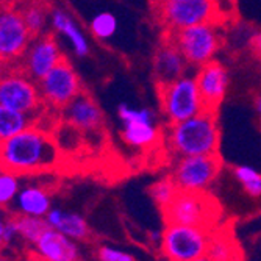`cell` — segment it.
Here are the masks:
<instances>
[{
  "label": "cell",
  "mask_w": 261,
  "mask_h": 261,
  "mask_svg": "<svg viewBox=\"0 0 261 261\" xmlns=\"http://www.w3.org/2000/svg\"><path fill=\"white\" fill-rule=\"evenodd\" d=\"M63 163V150L50 130L30 127L0 141V169L14 175L50 172Z\"/></svg>",
  "instance_id": "cell-1"
},
{
  "label": "cell",
  "mask_w": 261,
  "mask_h": 261,
  "mask_svg": "<svg viewBox=\"0 0 261 261\" xmlns=\"http://www.w3.org/2000/svg\"><path fill=\"white\" fill-rule=\"evenodd\" d=\"M166 141L172 153L180 156L218 155L221 130L216 111L203 110L189 119L172 124L168 128Z\"/></svg>",
  "instance_id": "cell-2"
},
{
  "label": "cell",
  "mask_w": 261,
  "mask_h": 261,
  "mask_svg": "<svg viewBox=\"0 0 261 261\" xmlns=\"http://www.w3.org/2000/svg\"><path fill=\"white\" fill-rule=\"evenodd\" d=\"M160 110L169 125L183 122L205 110L194 75L185 74L177 80L156 85Z\"/></svg>",
  "instance_id": "cell-3"
},
{
  "label": "cell",
  "mask_w": 261,
  "mask_h": 261,
  "mask_svg": "<svg viewBox=\"0 0 261 261\" xmlns=\"http://www.w3.org/2000/svg\"><path fill=\"white\" fill-rule=\"evenodd\" d=\"M221 216V206L208 193L178 191L172 202L163 208L166 224L194 225L211 230Z\"/></svg>",
  "instance_id": "cell-4"
},
{
  "label": "cell",
  "mask_w": 261,
  "mask_h": 261,
  "mask_svg": "<svg viewBox=\"0 0 261 261\" xmlns=\"http://www.w3.org/2000/svg\"><path fill=\"white\" fill-rule=\"evenodd\" d=\"M188 66L200 67L216 60L222 45V35L215 22H203L177 32H168Z\"/></svg>",
  "instance_id": "cell-5"
},
{
  "label": "cell",
  "mask_w": 261,
  "mask_h": 261,
  "mask_svg": "<svg viewBox=\"0 0 261 261\" xmlns=\"http://www.w3.org/2000/svg\"><path fill=\"white\" fill-rule=\"evenodd\" d=\"M0 107L20 113H39L47 107L38 85L16 66H0Z\"/></svg>",
  "instance_id": "cell-6"
},
{
  "label": "cell",
  "mask_w": 261,
  "mask_h": 261,
  "mask_svg": "<svg viewBox=\"0 0 261 261\" xmlns=\"http://www.w3.org/2000/svg\"><path fill=\"white\" fill-rule=\"evenodd\" d=\"M211 230L194 225L166 224L161 253L168 261H191L206 255Z\"/></svg>",
  "instance_id": "cell-7"
},
{
  "label": "cell",
  "mask_w": 261,
  "mask_h": 261,
  "mask_svg": "<svg viewBox=\"0 0 261 261\" xmlns=\"http://www.w3.org/2000/svg\"><path fill=\"white\" fill-rule=\"evenodd\" d=\"M36 85L45 107L57 113H60L70 100H74L85 88L66 55H63Z\"/></svg>",
  "instance_id": "cell-8"
},
{
  "label": "cell",
  "mask_w": 261,
  "mask_h": 261,
  "mask_svg": "<svg viewBox=\"0 0 261 261\" xmlns=\"http://www.w3.org/2000/svg\"><path fill=\"white\" fill-rule=\"evenodd\" d=\"M222 169L219 155H196L180 156L174 166L171 178L178 191L206 193L208 188L216 181Z\"/></svg>",
  "instance_id": "cell-9"
},
{
  "label": "cell",
  "mask_w": 261,
  "mask_h": 261,
  "mask_svg": "<svg viewBox=\"0 0 261 261\" xmlns=\"http://www.w3.org/2000/svg\"><path fill=\"white\" fill-rule=\"evenodd\" d=\"M32 42L17 7L0 2V66L16 64Z\"/></svg>",
  "instance_id": "cell-10"
},
{
  "label": "cell",
  "mask_w": 261,
  "mask_h": 261,
  "mask_svg": "<svg viewBox=\"0 0 261 261\" xmlns=\"http://www.w3.org/2000/svg\"><path fill=\"white\" fill-rule=\"evenodd\" d=\"M160 19L166 32H177L216 17L215 0H160Z\"/></svg>",
  "instance_id": "cell-11"
},
{
  "label": "cell",
  "mask_w": 261,
  "mask_h": 261,
  "mask_svg": "<svg viewBox=\"0 0 261 261\" xmlns=\"http://www.w3.org/2000/svg\"><path fill=\"white\" fill-rule=\"evenodd\" d=\"M122 122V139L136 149H147L158 141L160 130L155 124V113L150 108H132L127 103L117 107Z\"/></svg>",
  "instance_id": "cell-12"
},
{
  "label": "cell",
  "mask_w": 261,
  "mask_h": 261,
  "mask_svg": "<svg viewBox=\"0 0 261 261\" xmlns=\"http://www.w3.org/2000/svg\"><path fill=\"white\" fill-rule=\"evenodd\" d=\"M63 55L64 54L60 50L57 35L54 32H45L30 42L27 52L16 63V66L29 79L38 83L61 60Z\"/></svg>",
  "instance_id": "cell-13"
},
{
  "label": "cell",
  "mask_w": 261,
  "mask_h": 261,
  "mask_svg": "<svg viewBox=\"0 0 261 261\" xmlns=\"http://www.w3.org/2000/svg\"><path fill=\"white\" fill-rule=\"evenodd\" d=\"M60 114L64 124L74 127L80 133H96L103 128V113L86 88H83L79 96L60 111Z\"/></svg>",
  "instance_id": "cell-14"
},
{
  "label": "cell",
  "mask_w": 261,
  "mask_h": 261,
  "mask_svg": "<svg viewBox=\"0 0 261 261\" xmlns=\"http://www.w3.org/2000/svg\"><path fill=\"white\" fill-rule=\"evenodd\" d=\"M194 79L205 110L218 111V107L222 103L230 88V72L227 66L219 60H213L197 67Z\"/></svg>",
  "instance_id": "cell-15"
},
{
  "label": "cell",
  "mask_w": 261,
  "mask_h": 261,
  "mask_svg": "<svg viewBox=\"0 0 261 261\" xmlns=\"http://www.w3.org/2000/svg\"><path fill=\"white\" fill-rule=\"evenodd\" d=\"M152 72L156 85H166L188 74V63L169 35H166L155 49Z\"/></svg>",
  "instance_id": "cell-16"
},
{
  "label": "cell",
  "mask_w": 261,
  "mask_h": 261,
  "mask_svg": "<svg viewBox=\"0 0 261 261\" xmlns=\"http://www.w3.org/2000/svg\"><path fill=\"white\" fill-rule=\"evenodd\" d=\"M42 261H80V246L55 228H47L33 246Z\"/></svg>",
  "instance_id": "cell-17"
},
{
  "label": "cell",
  "mask_w": 261,
  "mask_h": 261,
  "mask_svg": "<svg viewBox=\"0 0 261 261\" xmlns=\"http://www.w3.org/2000/svg\"><path fill=\"white\" fill-rule=\"evenodd\" d=\"M44 219L50 228L61 231L67 238L74 240L77 243L86 241L91 234L86 219L75 211H64L61 208L52 206L49 213L44 216Z\"/></svg>",
  "instance_id": "cell-18"
},
{
  "label": "cell",
  "mask_w": 261,
  "mask_h": 261,
  "mask_svg": "<svg viewBox=\"0 0 261 261\" xmlns=\"http://www.w3.org/2000/svg\"><path fill=\"white\" fill-rule=\"evenodd\" d=\"M13 205L16 215L44 218L52 208V197L45 188L38 185H29L19 189Z\"/></svg>",
  "instance_id": "cell-19"
},
{
  "label": "cell",
  "mask_w": 261,
  "mask_h": 261,
  "mask_svg": "<svg viewBox=\"0 0 261 261\" xmlns=\"http://www.w3.org/2000/svg\"><path fill=\"white\" fill-rule=\"evenodd\" d=\"M45 108L39 113H20L5 107H0V141L8 139L30 127H38L42 117L49 113Z\"/></svg>",
  "instance_id": "cell-20"
},
{
  "label": "cell",
  "mask_w": 261,
  "mask_h": 261,
  "mask_svg": "<svg viewBox=\"0 0 261 261\" xmlns=\"http://www.w3.org/2000/svg\"><path fill=\"white\" fill-rule=\"evenodd\" d=\"M50 10V4L47 0H25L22 7H19V11L23 17V22H25L32 41L42 35Z\"/></svg>",
  "instance_id": "cell-21"
},
{
  "label": "cell",
  "mask_w": 261,
  "mask_h": 261,
  "mask_svg": "<svg viewBox=\"0 0 261 261\" xmlns=\"http://www.w3.org/2000/svg\"><path fill=\"white\" fill-rule=\"evenodd\" d=\"M52 23L58 32L64 33L69 38V41L72 42L74 50L79 57L88 55L89 47H88V42H86L83 33L79 30V27L74 23V20L70 19L64 11H61L58 8H52Z\"/></svg>",
  "instance_id": "cell-22"
},
{
  "label": "cell",
  "mask_w": 261,
  "mask_h": 261,
  "mask_svg": "<svg viewBox=\"0 0 261 261\" xmlns=\"http://www.w3.org/2000/svg\"><path fill=\"white\" fill-rule=\"evenodd\" d=\"M206 256L211 261H241V252L238 244L225 233L221 234L211 233Z\"/></svg>",
  "instance_id": "cell-23"
},
{
  "label": "cell",
  "mask_w": 261,
  "mask_h": 261,
  "mask_svg": "<svg viewBox=\"0 0 261 261\" xmlns=\"http://www.w3.org/2000/svg\"><path fill=\"white\" fill-rule=\"evenodd\" d=\"M17 236L22 238L25 243L35 246L36 241L41 238V234L49 228L44 218H35V216H23V215H16L13 216Z\"/></svg>",
  "instance_id": "cell-24"
},
{
  "label": "cell",
  "mask_w": 261,
  "mask_h": 261,
  "mask_svg": "<svg viewBox=\"0 0 261 261\" xmlns=\"http://www.w3.org/2000/svg\"><path fill=\"white\" fill-rule=\"evenodd\" d=\"M231 174L234 180L243 186L247 196L253 199L261 197V172L258 169H255L253 166L249 164H238L233 166Z\"/></svg>",
  "instance_id": "cell-25"
},
{
  "label": "cell",
  "mask_w": 261,
  "mask_h": 261,
  "mask_svg": "<svg viewBox=\"0 0 261 261\" xmlns=\"http://www.w3.org/2000/svg\"><path fill=\"white\" fill-rule=\"evenodd\" d=\"M177 193H178V188L175 186V183H174V180L171 177L160 178L155 183H152L150 188H149V194H150L152 200L161 210L172 202V199L175 197Z\"/></svg>",
  "instance_id": "cell-26"
},
{
  "label": "cell",
  "mask_w": 261,
  "mask_h": 261,
  "mask_svg": "<svg viewBox=\"0 0 261 261\" xmlns=\"http://www.w3.org/2000/svg\"><path fill=\"white\" fill-rule=\"evenodd\" d=\"M19 189H20L19 175L0 169V206L13 205Z\"/></svg>",
  "instance_id": "cell-27"
},
{
  "label": "cell",
  "mask_w": 261,
  "mask_h": 261,
  "mask_svg": "<svg viewBox=\"0 0 261 261\" xmlns=\"http://www.w3.org/2000/svg\"><path fill=\"white\" fill-rule=\"evenodd\" d=\"M117 30V20L111 13H102L91 22V32L100 39L111 38Z\"/></svg>",
  "instance_id": "cell-28"
},
{
  "label": "cell",
  "mask_w": 261,
  "mask_h": 261,
  "mask_svg": "<svg viewBox=\"0 0 261 261\" xmlns=\"http://www.w3.org/2000/svg\"><path fill=\"white\" fill-rule=\"evenodd\" d=\"M97 259L99 261H136V258L114 246H100L97 249Z\"/></svg>",
  "instance_id": "cell-29"
},
{
  "label": "cell",
  "mask_w": 261,
  "mask_h": 261,
  "mask_svg": "<svg viewBox=\"0 0 261 261\" xmlns=\"http://www.w3.org/2000/svg\"><path fill=\"white\" fill-rule=\"evenodd\" d=\"M247 49L250 50L252 55H255L256 58H261V30H253Z\"/></svg>",
  "instance_id": "cell-30"
},
{
  "label": "cell",
  "mask_w": 261,
  "mask_h": 261,
  "mask_svg": "<svg viewBox=\"0 0 261 261\" xmlns=\"http://www.w3.org/2000/svg\"><path fill=\"white\" fill-rule=\"evenodd\" d=\"M17 238V230H16V224L14 219H8L5 221V231H4V243L5 244H11L14 240Z\"/></svg>",
  "instance_id": "cell-31"
},
{
  "label": "cell",
  "mask_w": 261,
  "mask_h": 261,
  "mask_svg": "<svg viewBox=\"0 0 261 261\" xmlns=\"http://www.w3.org/2000/svg\"><path fill=\"white\" fill-rule=\"evenodd\" d=\"M147 240H149V243H152L153 246H158L160 247V244H161V241H163V230H150L149 233H147Z\"/></svg>",
  "instance_id": "cell-32"
},
{
  "label": "cell",
  "mask_w": 261,
  "mask_h": 261,
  "mask_svg": "<svg viewBox=\"0 0 261 261\" xmlns=\"http://www.w3.org/2000/svg\"><path fill=\"white\" fill-rule=\"evenodd\" d=\"M253 105H255V111H256V114H258V119H259V128H261V94H258V96L255 97Z\"/></svg>",
  "instance_id": "cell-33"
},
{
  "label": "cell",
  "mask_w": 261,
  "mask_h": 261,
  "mask_svg": "<svg viewBox=\"0 0 261 261\" xmlns=\"http://www.w3.org/2000/svg\"><path fill=\"white\" fill-rule=\"evenodd\" d=\"M4 231H5V219L0 218V247L5 244L4 243Z\"/></svg>",
  "instance_id": "cell-34"
},
{
  "label": "cell",
  "mask_w": 261,
  "mask_h": 261,
  "mask_svg": "<svg viewBox=\"0 0 261 261\" xmlns=\"http://www.w3.org/2000/svg\"><path fill=\"white\" fill-rule=\"evenodd\" d=\"M191 261H211L206 255H203V256H200V258H196V259H191Z\"/></svg>",
  "instance_id": "cell-35"
},
{
  "label": "cell",
  "mask_w": 261,
  "mask_h": 261,
  "mask_svg": "<svg viewBox=\"0 0 261 261\" xmlns=\"http://www.w3.org/2000/svg\"><path fill=\"white\" fill-rule=\"evenodd\" d=\"M0 261H8V259H2V258H0Z\"/></svg>",
  "instance_id": "cell-36"
}]
</instances>
